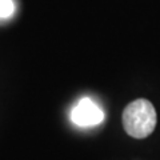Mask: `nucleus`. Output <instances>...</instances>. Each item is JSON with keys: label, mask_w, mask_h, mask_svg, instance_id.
<instances>
[{"label": "nucleus", "mask_w": 160, "mask_h": 160, "mask_svg": "<svg viewBox=\"0 0 160 160\" xmlns=\"http://www.w3.org/2000/svg\"><path fill=\"white\" fill-rule=\"evenodd\" d=\"M156 111L151 102L138 99L129 103L123 112V127L126 132L135 139L149 136L156 127Z\"/></svg>", "instance_id": "obj_1"}, {"label": "nucleus", "mask_w": 160, "mask_h": 160, "mask_svg": "<svg viewBox=\"0 0 160 160\" xmlns=\"http://www.w3.org/2000/svg\"><path fill=\"white\" fill-rule=\"evenodd\" d=\"M71 120L79 127H93L104 120V112L93 100L84 98L73 107Z\"/></svg>", "instance_id": "obj_2"}, {"label": "nucleus", "mask_w": 160, "mask_h": 160, "mask_svg": "<svg viewBox=\"0 0 160 160\" xmlns=\"http://www.w3.org/2000/svg\"><path fill=\"white\" fill-rule=\"evenodd\" d=\"M12 0H0V18H7L13 12Z\"/></svg>", "instance_id": "obj_3"}]
</instances>
